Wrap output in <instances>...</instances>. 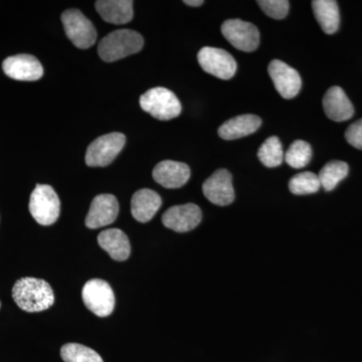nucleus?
Returning <instances> with one entry per match:
<instances>
[{"mask_svg":"<svg viewBox=\"0 0 362 362\" xmlns=\"http://www.w3.org/2000/svg\"><path fill=\"white\" fill-rule=\"evenodd\" d=\"M13 298L21 310L35 313L47 310L54 303L51 285L37 278H21L14 284Z\"/></svg>","mask_w":362,"mask_h":362,"instance_id":"obj_1","label":"nucleus"},{"mask_svg":"<svg viewBox=\"0 0 362 362\" xmlns=\"http://www.w3.org/2000/svg\"><path fill=\"white\" fill-rule=\"evenodd\" d=\"M144 40L132 30H118L109 33L98 45L100 58L107 63L118 61L141 51Z\"/></svg>","mask_w":362,"mask_h":362,"instance_id":"obj_2","label":"nucleus"},{"mask_svg":"<svg viewBox=\"0 0 362 362\" xmlns=\"http://www.w3.org/2000/svg\"><path fill=\"white\" fill-rule=\"evenodd\" d=\"M140 106L145 112L161 121L180 116L181 104L175 93L163 87L147 90L140 97Z\"/></svg>","mask_w":362,"mask_h":362,"instance_id":"obj_3","label":"nucleus"},{"mask_svg":"<svg viewBox=\"0 0 362 362\" xmlns=\"http://www.w3.org/2000/svg\"><path fill=\"white\" fill-rule=\"evenodd\" d=\"M30 211L42 226H51L58 221L61 202L51 185H37L30 195Z\"/></svg>","mask_w":362,"mask_h":362,"instance_id":"obj_4","label":"nucleus"},{"mask_svg":"<svg viewBox=\"0 0 362 362\" xmlns=\"http://www.w3.org/2000/svg\"><path fill=\"white\" fill-rule=\"evenodd\" d=\"M126 137L122 133L113 132L94 140L86 152V163L90 168H104L115 160L125 146Z\"/></svg>","mask_w":362,"mask_h":362,"instance_id":"obj_5","label":"nucleus"},{"mask_svg":"<svg viewBox=\"0 0 362 362\" xmlns=\"http://www.w3.org/2000/svg\"><path fill=\"white\" fill-rule=\"evenodd\" d=\"M66 35L78 49H89L97 40V30L92 21L78 9H68L62 14Z\"/></svg>","mask_w":362,"mask_h":362,"instance_id":"obj_6","label":"nucleus"},{"mask_svg":"<svg viewBox=\"0 0 362 362\" xmlns=\"http://www.w3.org/2000/svg\"><path fill=\"white\" fill-rule=\"evenodd\" d=\"M82 297L86 307L99 317L111 315L115 307L113 290L101 279L88 281L83 288Z\"/></svg>","mask_w":362,"mask_h":362,"instance_id":"obj_7","label":"nucleus"},{"mask_svg":"<svg viewBox=\"0 0 362 362\" xmlns=\"http://www.w3.org/2000/svg\"><path fill=\"white\" fill-rule=\"evenodd\" d=\"M197 59L202 70L221 80H230L237 71V62L232 54L218 47H202Z\"/></svg>","mask_w":362,"mask_h":362,"instance_id":"obj_8","label":"nucleus"},{"mask_svg":"<svg viewBox=\"0 0 362 362\" xmlns=\"http://www.w3.org/2000/svg\"><path fill=\"white\" fill-rule=\"evenodd\" d=\"M225 39L239 51L251 52L258 49L259 33L257 26L240 20H228L221 25Z\"/></svg>","mask_w":362,"mask_h":362,"instance_id":"obj_9","label":"nucleus"},{"mask_svg":"<svg viewBox=\"0 0 362 362\" xmlns=\"http://www.w3.org/2000/svg\"><path fill=\"white\" fill-rule=\"evenodd\" d=\"M268 71L276 90L284 99H293L299 94L301 77L292 66L284 62L274 59L269 65Z\"/></svg>","mask_w":362,"mask_h":362,"instance_id":"obj_10","label":"nucleus"},{"mask_svg":"<svg viewBox=\"0 0 362 362\" xmlns=\"http://www.w3.org/2000/svg\"><path fill=\"white\" fill-rule=\"evenodd\" d=\"M204 197L211 204L225 206L235 201L233 176L226 169H218L202 185Z\"/></svg>","mask_w":362,"mask_h":362,"instance_id":"obj_11","label":"nucleus"},{"mask_svg":"<svg viewBox=\"0 0 362 362\" xmlns=\"http://www.w3.org/2000/svg\"><path fill=\"white\" fill-rule=\"evenodd\" d=\"M201 209L194 204H181L168 209L162 216V223L166 228L177 233H187L201 223Z\"/></svg>","mask_w":362,"mask_h":362,"instance_id":"obj_12","label":"nucleus"},{"mask_svg":"<svg viewBox=\"0 0 362 362\" xmlns=\"http://www.w3.org/2000/svg\"><path fill=\"white\" fill-rule=\"evenodd\" d=\"M2 69L7 77L18 81L40 80L44 75V68L39 59L32 54H16L4 59Z\"/></svg>","mask_w":362,"mask_h":362,"instance_id":"obj_13","label":"nucleus"},{"mask_svg":"<svg viewBox=\"0 0 362 362\" xmlns=\"http://www.w3.org/2000/svg\"><path fill=\"white\" fill-rule=\"evenodd\" d=\"M118 214L119 204L114 195H97L90 204L89 213L86 218V226L90 230H96L111 225L116 221Z\"/></svg>","mask_w":362,"mask_h":362,"instance_id":"obj_14","label":"nucleus"},{"mask_svg":"<svg viewBox=\"0 0 362 362\" xmlns=\"http://www.w3.org/2000/svg\"><path fill=\"white\" fill-rule=\"evenodd\" d=\"M152 176L162 187L175 189L187 185L190 177V168L182 162L164 160L154 168Z\"/></svg>","mask_w":362,"mask_h":362,"instance_id":"obj_15","label":"nucleus"},{"mask_svg":"<svg viewBox=\"0 0 362 362\" xmlns=\"http://www.w3.org/2000/svg\"><path fill=\"white\" fill-rule=\"evenodd\" d=\"M323 108L326 115L335 122L349 120L354 114V107L345 94L344 90L337 86L330 88L323 98Z\"/></svg>","mask_w":362,"mask_h":362,"instance_id":"obj_16","label":"nucleus"},{"mask_svg":"<svg viewBox=\"0 0 362 362\" xmlns=\"http://www.w3.org/2000/svg\"><path fill=\"white\" fill-rule=\"evenodd\" d=\"M161 204L160 195L154 190L143 188L133 194L131 199V213L133 218L139 223H148L159 211Z\"/></svg>","mask_w":362,"mask_h":362,"instance_id":"obj_17","label":"nucleus"},{"mask_svg":"<svg viewBox=\"0 0 362 362\" xmlns=\"http://www.w3.org/2000/svg\"><path fill=\"white\" fill-rule=\"evenodd\" d=\"M262 120L259 116L240 115L226 121L218 128V135L225 140H235L246 137L256 132L261 127Z\"/></svg>","mask_w":362,"mask_h":362,"instance_id":"obj_18","label":"nucleus"},{"mask_svg":"<svg viewBox=\"0 0 362 362\" xmlns=\"http://www.w3.org/2000/svg\"><path fill=\"white\" fill-rule=\"evenodd\" d=\"M100 247L108 252L115 261L123 262L129 258L131 247L129 239L122 230L110 228L98 235Z\"/></svg>","mask_w":362,"mask_h":362,"instance_id":"obj_19","label":"nucleus"},{"mask_svg":"<svg viewBox=\"0 0 362 362\" xmlns=\"http://www.w3.org/2000/svg\"><path fill=\"white\" fill-rule=\"evenodd\" d=\"M98 13L105 21L113 25H126L133 18L131 0H99L95 4Z\"/></svg>","mask_w":362,"mask_h":362,"instance_id":"obj_20","label":"nucleus"},{"mask_svg":"<svg viewBox=\"0 0 362 362\" xmlns=\"http://www.w3.org/2000/svg\"><path fill=\"white\" fill-rule=\"evenodd\" d=\"M314 16L324 33L332 35L337 33L340 23L338 4L334 0H315L312 1Z\"/></svg>","mask_w":362,"mask_h":362,"instance_id":"obj_21","label":"nucleus"},{"mask_svg":"<svg viewBox=\"0 0 362 362\" xmlns=\"http://www.w3.org/2000/svg\"><path fill=\"white\" fill-rule=\"evenodd\" d=\"M349 164L346 162L333 160L324 165L319 173L318 177L321 187L326 192H331L337 187L340 181L344 180L349 175Z\"/></svg>","mask_w":362,"mask_h":362,"instance_id":"obj_22","label":"nucleus"},{"mask_svg":"<svg viewBox=\"0 0 362 362\" xmlns=\"http://www.w3.org/2000/svg\"><path fill=\"white\" fill-rule=\"evenodd\" d=\"M258 157L266 168H273L281 165L284 160V151L280 139L276 136L268 138L259 147Z\"/></svg>","mask_w":362,"mask_h":362,"instance_id":"obj_23","label":"nucleus"},{"mask_svg":"<svg viewBox=\"0 0 362 362\" xmlns=\"http://www.w3.org/2000/svg\"><path fill=\"white\" fill-rule=\"evenodd\" d=\"M61 356L65 362H104L95 350L78 343L64 345L61 349Z\"/></svg>","mask_w":362,"mask_h":362,"instance_id":"obj_24","label":"nucleus"},{"mask_svg":"<svg viewBox=\"0 0 362 362\" xmlns=\"http://www.w3.org/2000/svg\"><path fill=\"white\" fill-rule=\"evenodd\" d=\"M321 183L318 175L306 171L293 176L289 181V189L297 195L315 194L320 189Z\"/></svg>","mask_w":362,"mask_h":362,"instance_id":"obj_25","label":"nucleus"},{"mask_svg":"<svg viewBox=\"0 0 362 362\" xmlns=\"http://www.w3.org/2000/svg\"><path fill=\"white\" fill-rule=\"evenodd\" d=\"M288 165L293 168H303L312 158L311 145L303 140H296L292 143L284 156Z\"/></svg>","mask_w":362,"mask_h":362,"instance_id":"obj_26","label":"nucleus"},{"mask_svg":"<svg viewBox=\"0 0 362 362\" xmlns=\"http://www.w3.org/2000/svg\"><path fill=\"white\" fill-rule=\"evenodd\" d=\"M258 4L267 16L275 20H283L289 13V1L287 0H259Z\"/></svg>","mask_w":362,"mask_h":362,"instance_id":"obj_27","label":"nucleus"},{"mask_svg":"<svg viewBox=\"0 0 362 362\" xmlns=\"http://www.w3.org/2000/svg\"><path fill=\"white\" fill-rule=\"evenodd\" d=\"M345 138L351 146L362 150V119L347 128L345 131Z\"/></svg>","mask_w":362,"mask_h":362,"instance_id":"obj_28","label":"nucleus"},{"mask_svg":"<svg viewBox=\"0 0 362 362\" xmlns=\"http://www.w3.org/2000/svg\"><path fill=\"white\" fill-rule=\"evenodd\" d=\"M185 4L188 6H201L204 4V1L202 0H185Z\"/></svg>","mask_w":362,"mask_h":362,"instance_id":"obj_29","label":"nucleus"}]
</instances>
